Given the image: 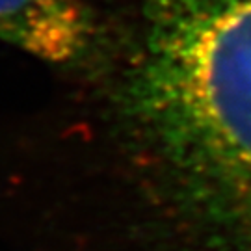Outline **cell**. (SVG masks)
Segmentation results:
<instances>
[{
	"label": "cell",
	"mask_w": 251,
	"mask_h": 251,
	"mask_svg": "<svg viewBox=\"0 0 251 251\" xmlns=\"http://www.w3.org/2000/svg\"><path fill=\"white\" fill-rule=\"evenodd\" d=\"M130 84L184 196L251 250V0H144Z\"/></svg>",
	"instance_id": "obj_1"
},
{
	"label": "cell",
	"mask_w": 251,
	"mask_h": 251,
	"mask_svg": "<svg viewBox=\"0 0 251 251\" xmlns=\"http://www.w3.org/2000/svg\"><path fill=\"white\" fill-rule=\"evenodd\" d=\"M99 25L88 0H0V41L54 65L95 49Z\"/></svg>",
	"instance_id": "obj_2"
}]
</instances>
